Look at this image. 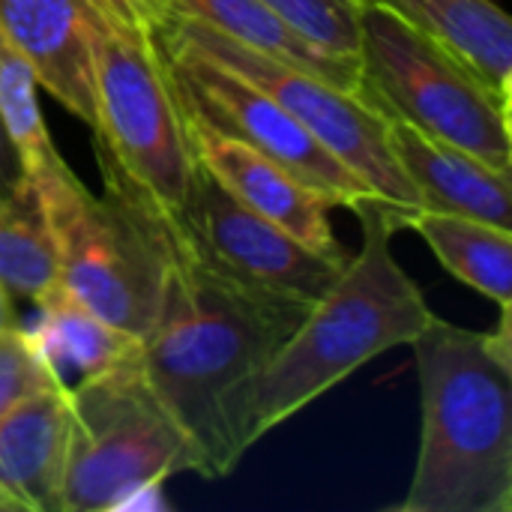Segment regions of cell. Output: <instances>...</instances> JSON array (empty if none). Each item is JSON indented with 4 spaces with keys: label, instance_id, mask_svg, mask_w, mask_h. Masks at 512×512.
<instances>
[{
    "label": "cell",
    "instance_id": "16",
    "mask_svg": "<svg viewBox=\"0 0 512 512\" xmlns=\"http://www.w3.org/2000/svg\"><path fill=\"white\" fill-rule=\"evenodd\" d=\"M177 12L198 18L219 30L222 36L270 54L276 60L294 63L300 69L315 72L318 78L345 87L351 93L360 90V63L342 54H333L315 42H309L303 33H297L285 18H279L273 9H267L261 0H171Z\"/></svg>",
    "mask_w": 512,
    "mask_h": 512
},
{
    "label": "cell",
    "instance_id": "2",
    "mask_svg": "<svg viewBox=\"0 0 512 512\" xmlns=\"http://www.w3.org/2000/svg\"><path fill=\"white\" fill-rule=\"evenodd\" d=\"M510 306L495 333L438 315L411 342L423 399L414 480L399 512H512Z\"/></svg>",
    "mask_w": 512,
    "mask_h": 512
},
{
    "label": "cell",
    "instance_id": "14",
    "mask_svg": "<svg viewBox=\"0 0 512 512\" xmlns=\"http://www.w3.org/2000/svg\"><path fill=\"white\" fill-rule=\"evenodd\" d=\"M66 426V381L0 417V512H57Z\"/></svg>",
    "mask_w": 512,
    "mask_h": 512
},
{
    "label": "cell",
    "instance_id": "20",
    "mask_svg": "<svg viewBox=\"0 0 512 512\" xmlns=\"http://www.w3.org/2000/svg\"><path fill=\"white\" fill-rule=\"evenodd\" d=\"M57 282L51 231L33 186L0 195V285L21 300H39Z\"/></svg>",
    "mask_w": 512,
    "mask_h": 512
},
{
    "label": "cell",
    "instance_id": "17",
    "mask_svg": "<svg viewBox=\"0 0 512 512\" xmlns=\"http://www.w3.org/2000/svg\"><path fill=\"white\" fill-rule=\"evenodd\" d=\"M396 228L417 231L435 258L465 285L510 306L512 291V231L471 216L438 213V210H399L393 207Z\"/></svg>",
    "mask_w": 512,
    "mask_h": 512
},
{
    "label": "cell",
    "instance_id": "25",
    "mask_svg": "<svg viewBox=\"0 0 512 512\" xmlns=\"http://www.w3.org/2000/svg\"><path fill=\"white\" fill-rule=\"evenodd\" d=\"M15 321V306H12V294L0 285V327H12Z\"/></svg>",
    "mask_w": 512,
    "mask_h": 512
},
{
    "label": "cell",
    "instance_id": "6",
    "mask_svg": "<svg viewBox=\"0 0 512 512\" xmlns=\"http://www.w3.org/2000/svg\"><path fill=\"white\" fill-rule=\"evenodd\" d=\"M360 90L384 120H402L512 174L510 99L444 42L378 0L360 9Z\"/></svg>",
    "mask_w": 512,
    "mask_h": 512
},
{
    "label": "cell",
    "instance_id": "5",
    "mask_svg": "<svg viewBox=\"0 0 512 512\" xmlns=\"http://www.w3.org/2000/svg\"><path fill=\"white\" fill-rule=\"evenodd\" d=\"M93 195L63 162L30 183L51 231L57 282L114 327L144 336L162 306L171 246L159 213L117 180Z\"/></svg>",
    "mask_w": 512,
    "mask_h": 512
},
{
    "label": "cell",
    "instance_id": "8",
    "mask_svg": "<svg viewBox=\"0 0 512 512\" xmlns=\"http://www.w3.org/2000/svg\"><path fill=\"white\" fill-rule=\"evenodd\" d=\"M159 33L183 39L252 87L264 90L336 159H342L360 180H366L384 204H393L399 210L420 207L417 192L390 147L387 120L372 111L357 93L336 87L294 63L252 51L183 12H174V18Z\"/></svg>",
    "mask_w": 512,
    "mask_h": 512
},
{
    "label": "cell",
    "instance_id": "24",
    "mask_svg": "<svg viewBox=\"0 0 512 512\" xmlns=\"http://www.w3.org/2000/svg\"><path fill=\"white\" fill-rule=\"evenodd\" d=\"M30 189V180L24 177V168H21V159L0 123V195H18Z\"/></svg>",
    "mask_w": 512,
    "mask_h": 512
},
{
    "label": "cell",
    "instance_id": "13",
    "mask_svg": "<svg viewBox=\"0 0 512 512\" xmlns=\"http://www.w3.org/2000/svg\"><path fill=\"white\" fill-rule=\"evenodd\" d=\"M387 138L423 210L512 228V174L402 120H387Z\"/></svg>",
    "mask_w": 512,
    "mask_h": 512
},
{
    "label": "cell",
    "instance_id": "11",
    "mask_svg": "<svg viewBox=\"0 0 512 512\" xmlns=\"http://www.w3.org/2000/svg\"><path fill=\"white\" fill-rule=\"evenodd\" d=\"M180 102L195 159L207 174H213L237 201L297 237L312 252H321L336 261L351 258L333 234L330 204L315 189L300 183L294 174H288L282 165L261 156L249 144L210 126L198 111L186 105L183 96Z\"/></svg>",
    "mask_w": 512,
    "mask_h": 512
},
{
    "label": "cell",
    "instance_id": "19",
    "mask_svg": "<svg viewBox=\"0 0 512 512\" xmlns=\"http://www.w3.org/2000/svg\"><path fill=\"white\" fill-rule=\"evenodd\" d=\"M0 123L21 159L24 177L30 183L48 177L63 165L57 153L45 114L39 108V78L21 48L9 39L0 24Z\"/></svg>",
    "mask_w": 512,
    "mask_h": 512
},
{
    "label": "cell",
    "instance_id": "23",
    "mask_svg": "<svg viewBox=\"0 0 512 512\" xmlns=\"http://www.w3.org/2000/svg\"><path fill=\"white\" fill-rule=\"evenodd\" d=\"M87 3L102 21L120 30L150 33V36H156L177 12L171 0H87Z\"/></svg>",
    "mask_w": 512,
    "mask_h": 512
},
{
    "label": "cell",
    "instance_id": "3",
    "mask_svg": "<svg viewBox=\"0 0 512 512\" xmlns=\"http://www.w3.org/2000/svg\"><path fill=\"white\" fill-rule=\"evenodd\" d=\"M354 213L363 222L360 252L348 258L333 288L312 303L258 381L255 444L372 357L411 345L432 321L423 291L393 255V234L399 231L393 204L369 198Z\"/></svg>",
    "mask_w": 512,
    "mask_h": 512
},
{
    "label": "cell",
    "instance_id": "7",
    "mask_svg": "<svg viewBox=\"0 0 512 512\" xmlns=\"http://www.w3.org/2000/svg\"><path fill=\"white\" fill-rule=\"evenodd\" d=\"M183 471L201 474L198 453L141 357L69 387L57 512L120 510Z\"/></svg>",
    "mask_w": 512,
    "mask_h": 512
},
{
    "label": "cell",
    "instance_id": "22",
    "mask_svg": "<svg viewBox=\"0 0 512 512\" xmlns=\"http://www.w3.org/2000/svg\"><path fill=\"white\" fill-rule=\"evenodd\" d=\"M63 384L60 372L36 348L21 324L0 327V417L21 402Z\"/></svg>",
    "mask_w": 512,
    "mask_h": 512
},
{
    "label": "cell",
    "instance_id": "12",
    "mask_svg": "<svg viewBox=\"0 0 512 512\" xmlns=\"http://www.w3.org/2000/svg\"><path fill=\"white\" fill-rule=\"evenodd\" d=\"M0 24L36 69L39 87L96 132L93 6L87 0H0Z\"/></svg>",
    "mask_w": 512,
    "mask_h": 512
},
{
    "label": "cell",
    "instance_id": "9",
    "mask_svg": "<svg viewBox=\"0 0 512 512\" xmlns=\"http://www.w3.org/2000/svg\"><path fill=\"white\" fill-rule=\"evenodd\" d=\"M156 36L162 42L180 96L210 126L282 165L300 183L315 189L330 207L357 210L363 201L378 198L366 180H360L342 159H336L264 90L252 87L183 39L171 33Z\"/></svg>",
    "mask_w": 512,
    "mask_h": 512
},
{
    "label": "cell",
    "instance_id": "10",
    "mask_svg": "<svg viewBox=\"0 0 512 512\" xmlns=\"http://www.w3.org/2000/svg\"><path fill=\"white\" fill-rule=\"evenodd\" d=\"M174 222L213 267L306 303L321 300L348 264L303 246L297 237L237 201L201 165L189 204Z\"/></svg>",
    "mask_w": 512,
    "mask_h": 512
},
{
    "label": "cell",
    "instance_id": "15",
    "mask_svg": "<svg viewBox=\"0 0 512 512\" xmlns=\"http://www.w3.org/2000/svg\"><path fill=\"white\" fill-rule=\"evenodd\" d=\"M36 303V321L24 327L36 348L66 381V369L81 378L102 375L141 357V336L126 333L84 306L60 282H54Z\"/></svg>",
    "mask_w": 512,
    "mask_h": 512
},
{
    "label": "cell",
    "instance_id": "1",
    "mask_svg": "<svg viewBox=\"0 0 512 512\" xmlns=\"http://www.w3.org/2000/svg\"><path fill=\"white\" fill-rule=\"evenodd\" d=\"M171 261L159 315L141 336V369L189 435L201 477H228L255 447V390L312 303L249 285L195 252L159 216Z\"/></svg>",
    "mask_w": 512,
    "mask_h": 512
},
{
    "label": "cell",
    "instance_id": "21",
    "mask_svg": "<svg viewBox=\"0 0 512 512\" xmlns=\"http://www.w3.org/2000/svg\"><path fill=\"white\" fill-rule=\"evenodd\" d=\"M309 42L357 60L363 0H261Z\"/></svg>",
    "mask_w": 512,
    "mask_h": 512
},
{
    "label": "cell",
    "instance_id": "4",
    "mask_svg": "<svg viewBox=\"0 0 512 512\" xmlns=\"http://www.w3.org/2000/svg\"><path fill=\"white\" fill-rule=\"evenodd\" d=\"M96 159L102 177L117 180L165 219H180L198 159L174 72L159 36L120 30L96 15L90 30Z\"/></svg>",
    "mask_w": 512,
    "mask_h": 512
},
{
    "label": "cell",
    "instance_id": "18",
    "mask_svg": "<svg viewBox=\"0 0 512 512\" xmlns=\"http://www.w3.org/2000/svg\"><path fill=\"white\" fill-rule=\"evenodd\" d=\"M512 96V21L492 0H378Z\"/></svg>",
    "mask_w": 512,
    "mask_h": 512
}]
</instances>
